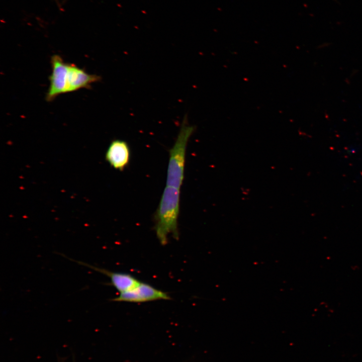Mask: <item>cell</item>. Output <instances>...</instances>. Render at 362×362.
I'll return each mask as SVG.
<instances>
[{
  "mask_svg": "<svg viewBox=\"0 0 362 362\" xmlns=\"http://www.w3.org/2000/svg\"><path fill=\"white\" fill-rule=\"evenodd\" d=\"M180 189L166 186L155 215V231L157 239L162 245L168 242L171 235L179 238L178 217L179 211Z\"/></svg>",
  "mask_w": 362,
  "mask_h": 362,
  "instance_id": "cell-1",
  "label": "cell"
},
{
  "mask_svg": "<svg viewBox=\"0 0 362 362\" xmlns=\"http://www.w3.org/2000/svg\"><path fill=\"white\" fill-rule=\"evenodd\" d=\"M195 130L185 117L176 141L169 152L166 186L180 189L184 178L186 148L189 138Z\"/></svg>",
  "mask_w": 362,
  "mask_h": 362,
  "instance_id": "cell-2",
  "label": "cell"
},
{
  "mask_svg": "<svg viewBox=\"0 0 362 362\" xmlns=\"http://www.w3.org/2000/svg\"><path fill=\"white\" fill-rule=\"evenodd\" d=\"M165 292L158 290L145 283L140 281L135 287L126 292L120 293L112 301L131 303H142L158 300H170Z\"/></svg>",
  "mask_w": 362,
  "mask_h": 362,
  "instance_id": "cell-3",
  "label": "cell"
},
{
  "mask_svg": "<svg viewBox=\"0 0 362 362\" xmlns=\"http://www.w3.org/2000/svg\"><path fill=\"white\" fill-rule=\"evenodd\" d=\"M52 72L49 76L50 85L46 96L47 101L54 100L59 95L65 93V81L68 64L58 55L51 57Z\"/></svg>",
  "mask_w": 362,
  "mask_h": 362,
  "instance_id": "cell-4",
  "label": "cell"
},
{
  "mask_svg": "<svg viewBox=\"0 0 362 362\" xmlns=\"http://www.w3.org/2000/svg\"><path fill=\"white\" fill-rule=\"evenodd\" d=\"M101 77L87 73L83 69L73 64H68L65 77V93L73 92L81 88H88L92 83L99 81Z\"/></svg>",
  "mask_w": 362,
  "mask_h": 362,
  "instance_id": "cell-5",
  "label": "cell"
},
{
  "mask_svg": "<svg viewBox=\"0 0 362 362\" xmlns=\"http://www.w3.org/2000/svg\"><path fill=\"white\" fill-rule=\"evenodd\" d=\"M130 150L128 143L122 140H113L105 154V159L113 168L123 170L128 165Z\"/></svg>",
  "mask_w": 362,
  "mask_h": 362,
  "instance_id": "cell-6",
  "label": "cell"
},
{
  "mask_svg": "<svg viewBox=\"0 0 362 362\" xmlns=\"http://www.w3.org/2000/svg\"><path fill=\"white\" fill-rule=\"evenodd\" d=\"M69 259L108 277L110 279L112 286L117 290L120 293L131 290L140 282L136 278L129 274L111 272L82 261L74 260L69 258Z\"/></svg>",
  "mask_w": 362,
  "mask_h": 362,
  "instance_id": "cell-7",
  "label": "cell"
}]
</instances>
